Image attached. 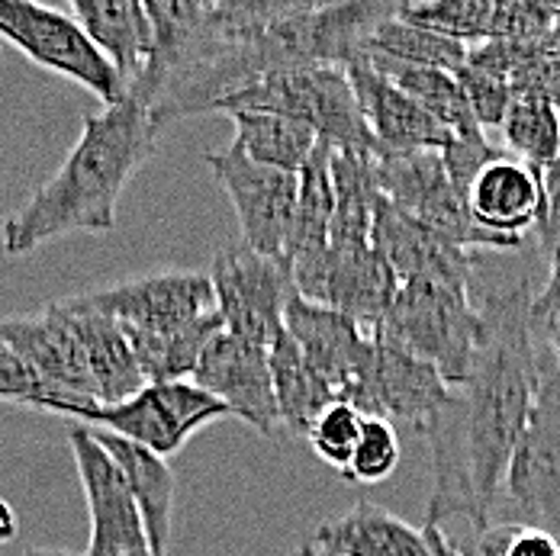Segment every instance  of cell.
I'll return each instance as SVG.
<instances>
[{
    "instance_id": "cell-1",
    "label": "cell",
    "mask_w": 560,
    "mask_h": 556,
    "mask_svg": "<svg viewBox=\"0 0 560 556\" xmlns=\"http://www.w3.org/2000/svg\"><path fill=\"white\" fill-rule=\"evenodd\" d=\"M538 286L532 277L470 286L483 316V338L470 374L451 387L445 409L425 435L432 447L425 524L467 518L480 534L493 521L512 453L538 395L541 344L528 322Z\"/></svg>"
},
{
    "instance_id": "cell-2",
    "label": "cell",
    "mask_w": 560,
    "mask_h": 556,
    "mask_svg": "<svg viewBox=\"0 0 560 556\" xmlns=\"http://www.w3.org/2000/svg\"><path fill=\"white\" fill-rule=\"evenodd\" d=\"M159 132L149 107L129 94L101 113H88L61 167L0 225L3 255L20 258L78 232H113L119 197L155 155Z\"/></svg>"
},
{
    "instance_id": "cell-3",
    "label": "cell",
    "mask_w": 560,
    "mask_h": 556,
    "mask_svg": "<svg viewBox=\"0 0 560 556\" xmlns=\"http://www.w3.org/2000/svg\"><path fill=\"white\" fill-rule=\"evenodd\" d=\"M371 334L429 360L448 387L464 383L483 338V316L470 289L402 283Z\"/></svg>"
},
{
    "instance_id": "cell-4",
    "label": "cell",
    "mask_w": 560,
    "mask_h": 556,
    "mask_svg": "<svg viewBox=\"0 0 560 556\" xmlns=\"http://www.w3.org/2000/svg\"><path fill=\"white\" fill-rule=\"evenodd\" d=\"M278 113L306 122L323 142L338 152H377V142L354 100L345 68L319 64L265 74L255 84L229 94L217 113Z\"/></svg>"
},
{
    "instance_id": "cell-5",
    "label": "cell",
    "mask_w": 560,
    "mask_h": 556,
    "mask_svg": "<svg viewBox=\"0 0 560 556\" xmlns=\"http://www.w3.org/2000/svg\"><path fill=\"white\" fill-rule=\"evenodd\" d=\"M497 521L548 531L560 544V374L548 344H541L538 357L535 409L512 453L503 496L490 524Z\"/></svg>"
},
{
    "instance_id": "cell-6",
    "label": "cell",
    "mask_w": 560,
    "mask_h": 556,
    "mask_svg": "<svg viewBox=\"0 0 560 556\" xmlns=\"http://www.w3.org/2000/svg\"><path fill=\"white\" fill-rule=\"evenodd\" d=\"M377 187L396 210L432 228L464 251H518L525 241L503 238L474 223L467 200L454 190L442 152H377Z\"/></svg>"
},
{
    "instance_id": "cell-7",
    "label": "cell",
    "mask_w": 560,
    "mask_h": 556,
    "mask_svg": "<svg viewBox=\"0 0 560 556\" xmlns=\"http://www.w3.org/2000/svg\"><path fill=\"white\" fill-rule=\"evenodd\" d=\"M0 39H7L39 68L81 84L107 107L126 97L116 68L88 39L71 13L33 0H0Z\"/></svg>"
},
{
    "instance_id": "cell-8",
    "label": "cell",
    "mask_w": 560,
    "mask_h": 556,
    "mask_svg": "<svg viewBox=\"0 0 560 556\" xmlns=\"http://www.w3.org/2000/svg\"><path fill=\"white\" fill-rule=\"evenodd\" d=\"M74 418L168 460L200 428L229 418V409L190 380H174L149 383L119 405H88Z\"/></svg>"
},
{
    "instance_id": "cell-9",
    "label": "cell",
    "mask_w": 560,
    "mask_h": 556,
    "mask_svg": "<svg viewBox=\"0 0 560 556\" xmlns=\"http://www.w3.org/2000/svg\"><path fill=\"white\" fill-rule=\"evenodd\" d=\"M207 274L213 283L223 332L271 351V344L283 334V309L293 296V274L287 258L258 255L235 241L213 258Z\"/></svg>"
},
{
    "instance_id": "cell-10",
    "label": "cell",
    "mask_w": 560,
    "mask_h": 556,
    "mask_svg": "<svg viewBox=\"0 0 560 556\" xmlns=\"http://www.w3.org/2000/svg\"><path fill=\"white\" fill-rule=\"evenodd\" d=\"M74 303L116 319L122 329L149 334L184 332L217 312L207 271H159L113 286L74 293Z\"/></svg>"
},
{
    "instance_id": "cell-11",
    "label": "cell",
    "mask_w": 560,
    "mask_h": 556,
    "mask_svg": "<svg viewBox=\"0 0 560 556\" xmlns=\"http://www.w3.org/2000/svg\"><path fill=\"white\" fill-rule=\"evenodd\" d=\"M207 165L225 190L238 228L242 245H248L258 255L283 258L290 241V225L296 210V187L300 177L290 170L265 167L252 162L235 142L207 155Z\"/></svg>"
},
{
    "instance_id": "cell-12",
    "label": "cell",
    "mask_w": 560,
    "mask_h": 556,
    "mask_svg": "<svg viewBox=\"0 0 560 556\" xmlns=\"http://www.w3.org/2000/svg\"><path fill=\"white\" fill-rule=\"evenodd\" d=\"M293 293L306 303L336 309L368 332L390 309L399 283L371 245H329L316 258L290 264Z\"/></svg>"
},
{
    "instance_id": "cell-13",
    "label": "cell",
    "mask_w": 560,
    "mask_h": 556,
    "mask_svg": "<svg viewBox=\"0 0 560 556\" xmlns=\"http://www.w3.org/2000/svg\"><path fill=\"white\" fill-rule=\"evenodd\" d=\"M374 338V357L364 377V387L354 399V409L364 418H387L390 425H406L425 438L448 402L451 387L445 377L422 357Z\"/></svg>"
},
{
    "instance_id": "cell-14",
    "label": "cell",
    "mask_w": 560,
    "mask_h": 556,
    "mask_svg": "<svg viewBox=\"0 0 560 556\" xmlns=\"http://www.w3.org/2000/svg\"><path fill=\"white\" fill-rule=\"evenodd\" d=\"M68 447L78 463L91 514V541L84 556H132L149 551L142 514L136 508V499L129 496L126 476L97 441V431L78 422L68 431Z\"/></svg>"
},
{
    "instance_id": "cell-15",
    "label": "cell",
    "mask_w": 560,
    "mask_h": 556,
    "mask_svg": "<svg viewBox=\"0 0 560 556\" xmlns=\"http://www.w3.org/2000/svg\"><path fill=\"white\" fill-rule=\"evenodd\" d=\"M0 341L13 347L58 395L56 415L74 418L88 405H101L88 357L65 322V316L49 303L36 316H3Z\"/></svg>"
},
{
    "instance_id": "cell-16",
    "label": "cell",
    "mask_w": 560,
    "mask_h": 556,
    "mask_svg": "<svg viewBox=\"0 0 560 556\" xmlns=\"http://www.w3.org/2000/svg\"><path fill=\"white\" fill-rule=\"evenodd\" d=\"M283 329L303 351L310 367L336 392L338 402H348L354 409V399L364 387L374 357L371 332L336 309L306 303L296 293L283 309Z\"/></svg>"
},
{
    "instance_id": "cell-17",
    "label": "cell",
    "mask_w": 560,
    "mask_h": 556,
    "mask_svg": "<svg viewBox=\"0 0 560 556\" xmlns=\"http://www.w3.org/2000/svg\"><path fill=\"white\" fill-rule=\"evenodd\" d=\"M190 383L210 392L213 399H220L229 409V415L258 428L265 438L280 435L278 399H275L268 351L245 344L229 332H220L207 344Z\"/></svg>"
},
{
    "instance_id": "cell-18",
    "label": "cell",
    "mask_w": 560,
    "mask_h": 556,
    "mask_svg": "<svg viewBox=\"0 0 560 556\" xmlns=\"http://www.w3.org/2000/svg\"><path fill=\"white\" fill-rule=\"evenodd\" d=\"M371 248L393 271L396 283H445L457 289H470L477 277V255L457 248L435 235L432 228L416 223L402 210H396L384 197L377 203L371 225Z\"/></svg>"
},
{
    "instance_id": "cell-19",
    "label": "cell",
    "mask_w": 560,
    "mask_h": 556,
    "mask_svg": "<svg viewBox=\"0 0 560 556\" xmlns=\"http://www.w3.org/2000/svg\"><path fill=\"white\" fill-rule=\"evenodd\" d=\"M345 74L377 152H442L451 142L448 129L377 74L368 58L345 64Z\"/></svg>"
},
{
    "instance_id": "cell-20",
    "label": "cell",
    "mask_w": 560,
    "mask_h": 556,
    "mask_svg": "<svg viewBox=\"0 0 560 556\" xmlns=\"http://www.w3.org/2000/svg\"><path fill=\"white\" fill-rule=\"evenodd\" d=\"M290 556H435L422 528L361 499L326 518Z\"/></svg>"
},
{
    "instance_id": "cell-21",
    "label": "cell",
    "mask_w": 560,
    "mask_h": 556,
    "mask_svg": "<svg viewBox=\"0 0 560 556\" xmlns=\"http://www.w3.org/2000/svg\"><path fill=\"white\" fill-rule=\"evenodd\" d=\"M467 206L480 228L525 241L541 216V170L500 152L467 187Z\"/></svg>"
},
{
    "instance_id": "cell-22",
    "label": "cell",
    "mask_w": 560,
    "mask_h": 556,
    "mask_svg": "<svg viewBox=\"0 0 560 556\" xmlns=\"http://www.w3.org/2000/svg\"><path fill=\"white\" fill-rule=\"evenodd\" d=\"M56 309L71 326V332H74L84 357H88L101 405H119V402L132 399L142 387H149L139 374L129 338L116 319L74 303L71 296L58 299Z\"/></svg>"
},
{
    "instance_id": "cell-23",
    "label": "cell",
    "mask_w": 560,
    "mask_h": 556,
    "mask_svg": "<svg viewBox=\"0 0 560 556\" xmlns=\"http://www.w3.org/2000/svg\"><path fill=\"white\" fill-rule=\"evenodd\" d=\"M68 13L104 52L129 91L152 56V20L139 0H71Z\"/></svg>"
},
{
    "instance_id": "cell-24",
    "label": "cell",
    "mask_w": 560,
    "mask_h": 556,
    "mask_svg": "<svg viewBox=\"0 0 560 556\" xmlns=\"http://www.w3.org/2000/svg\"><path fill=\"white\" fill-rule=\"evenodd\" d=\"M97 441L116 460V466L126 476L129 496L136 499V508L142 514L149 554L168 556L171 544V514H174V493H177V476L168 466L165 457L132 445L126 438H116L104 428H94Z\"/></svg>"
},
{
    "instance_id": "cell-25",
    "label": "cell",
    "mask_w": 560,
    "mask_h": 556,
    "mask_svg": "<svg viewBox=\"0 0 560 556\" xmlns=\"http://www.w3.org/2000/svg\"><path fill=\"white\" fill-rule=\"evenodd\" d=\"M268 360H271V380H275V399H278L280 431L293 438H306L313 422L336 402V392L310 367V360L293 344L287 329L271 344Z\"/></svg>"
},
{
    "instance_id": "cell-26",
    "label": "cell",
    "mask_w": 560,
    "mask_h": 556,
    "mask_svg": "<svg viewBox=\"0 0 560 556\" xmlns=\"http://www.w3.org/2000/svg\"><path fill=\"white\" fill-rule=\"evenodd\" d=\"M332 145L316 142L313 155L300 167V187H296V210L287 241V264L316 258L329 248V228L336 216V190H332Z\"/></svg>"
},
{
    "instance_id": "cell-27",
    "label": "cell",
    "mask_w": 560,
    "mask_h": 556,
    "mask_svg": "<svg viewBox=\"0 0 560 556\" xmlns=\"http://www.w3.org/2000/svg\"><path fill=\"white\" fill-rule=\"evenodd\" d=\"M332 190L336 216L329 228V245H371V225L377 203L384 200L377 187V152H338L332 149Z\"/></svg>"
},
{
    "instance_id": "cell-28",
    "label": "cell",
    "mask_w": 560,
    "mask_h": 556,
    "mask_svg": "<svg viewBox=\"0 0 560 556\" xmlns=\"http://www.w3.org/2000/svg\"><path fill=\"white\" fill-rule=\"evenodd\" d=\"M235 126V145L258 165L278 167V170H290L300 174V167L306 165V158L313 155L319 135L290 116H278V113H252L235 110L225 113Z\"/></svg>"
},
{
    "instance_id": "cell-29",
    "label": "cell",
    "mask_w": 560,
    "mask_h": 556,
    "mask_svg": "<svg viewBox=\"0 0 560 556\" xmlns=\"http://www.w3.org/2000/svg\"><path fill=\"white\" fill-rule=\"evenodd\" d=\"M377 74H384L393 87H399L412 104H419L429 116H435L451 135L477 132V119L467 107L460 84L451 71L442 68H425V64H406L384 56H364Z\"/></svg>"
},
{
    "instance_id": "cell-30",
    "label": "cell",
    "mask_w": 560,
    "mask_h": 556,
    "mask_svg": "<svg viewBox=\"0 0 560 556\" xmlns=\"http://www.w3.org/2000/svg\"><path fill=\"white\" fill-rule=\"evenodd\" d=\"M129 338V347L136 354L139 374L145 383H174V380H190L207 344L223 332L220 312L207 316L203 322L171 334H149L122 329Z\"/></svg>"
},
{
    "instance_id": "cell-31",
    "label": "cell",
    "mask_w": 560,
    "mask_h": 556,
    "mask_svg": "<svg viewBox=\"0 0 560 556\" xmlns=\"http://www.w3.org/2000/svg\"><path fill=\"white\" fill-rule=\"evenodd\" d=\"M503 139L512 158L545 170L560 152V110L541 97H512L503 119Z\"/></svg>"
},
{
    "instance_id": "cell-32",
    "label": "cell",
    "mask_w": 560,
    "mask_h": 556,
    "mask_svg": "<svg viewBox=\"0 0 560 556\" xmlns=\"http://www.w3.org/2000/svg\"><path fill=\"white\" fill-rule=\"evenodd\" d=\"M364 56H384L393 61H406V64H425V68H442V71H460L464 61H467V46L445 39L432 29H422V26H412V23H402L396 13L390 20H384Z\"/></svg>"
},
{
    "instance_id": "cell-33",
    "label": "cell",
    "mask_w": 560,
    "mask_h": 556,
    "mask_svg": "<svg viewBox=\"0 0 560 556\" xmlns=\"http://www.w3.org/2000/svg\"><path fill=\"white\" fill-rule=\"evenodd\" d=\"M396 16L402 23L432 29L460 46L483 43L490 36L493 0H422V3H399Z\"/></svg>"
},
{
    "instance_id": "cell-34",
    "label": "cell",
    "mask_w": 560,
    "mask_h": 556,
    "mask_svg": "<svg viewBox=\"0 0 560 556\" xmlns=\"http://www.w3.org/2000/svg\"><path fill=\"white\" fill-rule=\"evenodd\" d=\"M399 463V438L387 418H364L361 425V438L351 453V463L345 466V480L361 483V486H374L393 476Z\"/></svg>"
},
{
    "instance_id": "cell-35",
    "label": "cell",
    "mask_w": 560,
    "mask_h": 556,
    "mask_svg": "<svg viewBox=\"0 0 560 556\" xmlns=\"http://www.w3.org/2000/svg\"><path fill=\"white\" fill-rule=\"evenodd\" d=\"M361 425L364 415L358 409H351L348 402H332L310 428L306 441L316 450L319 460H326L329 466H336L338 473H345V466L351 463V453L361 438Z\"/></svg>"
},
{
    "instance_id": "cell-36",
    "label": "cell",
    "mask_w": 560,
    "mask_h": 556,
    "mask_svg": "<svg viewBox=\"0 0 560 556\" xmlns=\"http://www.w3.org/2000/svg\"><path fill=\"white\" fill-rule=\"evenodd\" d=\"M560 20V3H535V0H493V20L487 39H512V43H548L551 29Z\"/></svg>"
},
{
    "instance_id": "cell-37",
    "label": "cell",
    "mask_w": 560,
    "mask_h": 556,
    "mask_svg": "<svg viewBox=\"0 0 560 556\" xmlns=\"http://www.w3.org/2000/svg\"><path fill=\"white\" fill-rule=\"evenodd\" d=\"M0 402L20 405V409H36V412H52L58 409V395L46 380L13 351L0 341Z\"/></svg>"
},
{
    "instance_id": "cell-38",
    "label": "cell",
    "mask_w": 560,
    "mask_h": 556,
    "mask_svg": "<svg viewBox=\"0 0 560 556\" xmlns=\"http://www.w3.org/2000/svg\"><path fill=\"white\" fill-rule=\"evenodd\" d=\"M457 84H460V94L467 100V107L474 113L477 126L487 132L490 126H503L505 110L512 104V87H509V78L500 74H490V71H480L474 64L464 61L460 71H454Z\"/></svg>"
},
{
    "instance_id": "cell-39",
    "label": "cell",
    "mask_w": 560,
    "mask_h": 556,
    "mask_svg": "<svg viewBox=\"0 0 560 556\" xmlns=\"http://www.w3.org/2000/svg\"><path fill=\"white\" fill-rule=\"evenodd\" d=\"M474 556H560V544L548 531L497 521L477 534Z\"/></svg>"
},
{
    "instance_id": "cell-40",
    "label": "cell",
    "mask_w": 560,
    "mask_h": 556,
    "mask_svg": "<svg viewBox=\"0 0 560 556\" xmlns=\"http://www.w3.org/2000/svg\"><path fill=\"white\" fill-rule=\"evenodd\" d=\"M500 155V149L490 145L487 132H464V135H451V142L442 149V165L448 170L454 190L467 200V187L474 184V177L490 165Z\"/></svg>"
},
{
    "instance_id": "cell-41",
    "label": "cell",
    "mask_w": 560,
    "mask_h": 556,
    "mask_svg": "<svg viewBox=\"0 0 560 556\" xmlns=\"http://www.w3.org/2000/svg\"><path fill=\"white\" fill-rule=\"evenodd\" d=\"M509 87H512V97H541L560 110V56L548 49L532 61H525L509 78Z\"/></svg>"
},
{
    "instance_id": "cell-42",
    "label": "cell",
    "mask_w": 560,
    "mask_h": 556,
    "mask_svg": "<svg viewBox=\"0 0 560 556\" xmlns=\"http://www.w3.org/2000/svg\"><path fill=\"white\" fill-rule=\"evenodd\" d=\"M528 322H532V334L541 344L560 338V245L548 251V277L532 299Z\"/></svg>"
},
{
    "instance_id": "cell-43",
    "label": "cell",
    "mask_w": 560,
    "mask_h": 556,
    "mask_svg": "<svg viewBox=\"0 0 560 556\" xmlns=\"http://www.w3.org/2000/svg\"><path fill=\"white\" fill-rule=\"evenodd\" d=\"M535 232L545 251L560 245V152L558 158L541 170V216H538Z\"/></svg>"
},
{
    "instance_id": "cell-44",
    "label": "cell",
    "mask_w": 560,
    "mask_h": 556,
    "mask_svg": "<svg viewBox=\"0 0 560 556\" xmlns=\"http://www.w3.org/2000/svg\"><path fill=\"white\" fill-rule=\"evenodd\" d=\"M422 534L429 537V544H432L435 556H467L460 547H454V541H451L448 534L442 531V524H422Z\"/></svg>"
},
{
    "instance_id": "cell-45",
    "label": "cell",
    "mask_w": 560,
    "mask_h": 556,
    "mask_svg": "<svg viewBox=\"0 0 560 556\" xmlns=\"http://www.w3.org/2000/svg\"><path fill=\"white\" fill-rule=\"evenodd\" d=\"M23 556H84V554H71V551H52V547H30Z\"/></svg>"
},
{
    "instance_id": "cell-46",
    "label": "cell",
    "mask_w": 560,
    "mask_h": 556,
    "mask_svg": "<svg viewBox=\"0 0 560 556\" xmlns=\"http://www.w3.org/2000/svg\"><path fill=\"white\" fill-rule=\"evenodd\" d=\"M548 351H551V357H555V367H558V374H560V338H551V341H548Z\"/></svg>"
},
{
    "instance_id": "cell-47",
    "label": "cell",
    "mask_w": 560,
    "mask_h": 556,
    "mask_svg": "<svg viewBox=\"0 0 560 556\" xmlns=\"http://www.w3.org/2000/svg\"><path fill=\"white\" fill-rule=\"evenodd\" d=\"M548 43H551V49L560 56V20L555 23V29H551V39H548Z\"/></svg>"
},
{
    "instance_id": "cell-48",
    "label": "cell",
    "mask_w": 560,
    "mask_h": 556,
    "mask_svg": "<svg viewBox=\"0 0 560 556\" xmlns=\"http://www.w3.org/2000/svg\"><path fill=\"white\" fill-rule=\"evenodd\" d=\"M132 556H152V554H149V551H142V554H132Z\"/></svg>"
}]
</instances>
